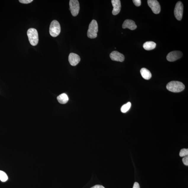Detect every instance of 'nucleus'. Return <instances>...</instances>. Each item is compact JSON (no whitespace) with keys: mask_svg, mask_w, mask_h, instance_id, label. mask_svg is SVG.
Masks as SVG:
<instances>
[{"mask_svg":"<svg viewBox=\"0 0 188 188\" xmlns=\"http://www.w3.org/2000/svg\"><path fill=\"white\" fill-rule=\"evenodd\" d=\"M166 88L170 91L178 93L183 91L185 86L182 83L177 81H172L167 84Z\"/></svg>","mask_w":188,"mask_h":188,"instance_id":"obj_1","label":"nucleus"},{"mask_svg":"<svg viewBox=\"0 0 188 188\" xmlns=\"http://www.w3.org/2000/svg\"><path fill=\"white\" fill-rule=\"evenodd\" d=\"M98 25L97 21L93 20L89 25L87 32V36L90 38H95L97 36L98 32Z\"/></svg>","mask_w":188,"mask_h":188,"instance_id":"obj_2","label":"nucleus"},{"mask_svg":"<svg viewBox=\"0 0 188 188\" xmlns=\"http://www.w3.org/2000/svg\"><path fill=\"white\" fill-rule=\"evenodd\" d=\"M27 34L30 43L33 46H36L38 42V36L37 31L34 28L29 29Z\"/></svg>","mask_w":188,"mask_h":188,"instance_id":"obj_3","label":"nucleus"},{"mask_svg":"<svg viewBox=\"0 0 188 188\" xmlns=\"http://www.w3.org/2000/svg\"><path fill=\"white\" fill-rule=\"evenodd\" d=\"M61 27L60 23L57 20H54L51 23L49 27V32L53 37H56L60 34Z\"/></svg>","mask_w":188,"mask_h":188,"instance_id":"obj_4","label":"nucleus"},{"mask_svg":"<svg viewBox=\"0 0 188 188\" xmlns=\"http://www.w3.org/2000/svg\"><path fill=\"white\" fill-rule=\"evenodd\" d=\"M70 10L71 14L74 17L78 15L80 11V4L78 0H70Z\"/></svg>","mask_w":188,"mask_h":188,"instance_id":"obj_5","label":"nucleus"},{"mask_svg":"<svg viewBox=\"0 0 188 188\" xmlns=\"http://www.w3.org/2000/svg\"><path fill=\"white\" fill-rule=\"evenodd\" d=\"M184 7L181 1H178L174 9V15L178 20H181L182 18Z\"/></svg>","mask_w":188,"mask_h":188,"instance_id":"obj_6","label":"nucleus"},{"mask_svg":"<svg viewBox=\"0 0 188 188\" xmlns=\"http://www.w3.org/2000/svg\"><path fill=\"white\" fill-rule=\"evenodd\" d=\"M148 5L151 8L154 14H158L161 11V6L157 1L156 0H148Z\"/></svg>","mask_w":188,"mask_h":188,"instance_id":"obj_7","label":"nucleus"},{"mask_svg":"<svg viewBox=\"0 0 188 188\" xmlns=\"http://www.w3.org/2000/svg\"><path fill=\"white\" fill-rule=\"evenodd\" d=\"M183 55V53L180 51H173L170 52L167 56L168 61L173 62L181 58Z\"/></svg>","mask_w":188,"mask_h":188,"instance_id":"obj_8","label":"nucleus"},{"mask_svg":"<svg viewBox=\"0 0 188 188\" xmlns=\"http://www.w3.org/2000/svg\"><path fill=\"white\" fill-rule=\"evenodd\" d=\"M68 60L70 64L72 66H76L81 61L80 56L77 54L71 53L69 55Z\"/></svg>","mask_w":188,"mask_h":188,"instance_id":"obj_9","label":"nucleus"},{"mask_svg":"<svg viewBox=\"0 0 188 188\" xmlns=\"http://www.w3.org/2000/svg\"><path fill=\"white\" fill-rule=\"evenodd\" d=\"M110 57L112 60L120 62H123L125 59L124 55L117 51H113L110 53Z\"/></svg>","mask_w":188,"mask_h":188,"instance_id":"obj_10","label":"nucleus"},{"mask_svg":"<svg viewBox=\"0 0 188 188\" xmlns=\"http://www.w3.org/2000/svg\"><path fill=\"white\" fill-rule=\"evenodd\" d=\"M111 2L113 9L112 11L113 15H116L118 14L121 9V4L120 0H112Z\"/></svg>","mask_w":188,"mask_h":188,"instance_id":"obj_11","label":"nucleus"},{"mask_svg":"<svg viewBox=\"0 0 188 188\" xmlns=\"http://www.w3.org/2000/svg\"><path fill=\"white\" fill-rule=\"evenodd\" d=\"M122 28L123 29L128 28L131 30H134L137 28V26L134 21L127 19L124 22L122 25Z\"/></svg>","mask_w":188,"mask_h":188,"instance_id":"obj_12","label":"nucleus"},{"mask_svg":"<svg viewBox=\"0 0 188 188\" xmlns=\"http://www.w3.org/2000/svg\"><path fill=\"white\" fill-rule=\"evenodd\" d=\"M140 74L142 78L146 80H149L152 77L151 73L146 68H142L140 71Z\"/></svg>","mask_w":188,"mask_h":188,"instance_id":"obj_13","label":"nucleus"},{"mask_svg":"<svg viewBox=\"0 0 188 188\" xmlns=\"http://www.w3.org/2000/svg\"><path fill=\"white\" fill-rule=\"evenodd\" d=\"M156 44L152 41H148L144 43L143 48L146 50H152L155 48Z\"/></svg>","mask_w":188,"mask_h":188,"instance_id":"obj_14","label":"nucleus"},{"mask_svg":"<svg viewBox=\"0 0 188 188\" xmlns=\"http://www.w3.org/2000/svg\"><path fill=\"white\" fill-rule=\"evenodd\" d=\"M58 102L61 104H65L68 101V96L66 94H62L59 96L57 98Z\"/></svg>","mask_w":188,"mask_h":188,"instance_id":"obj_15","label":"nucleus"},{"mask_svg":"<svg viewBox=\"0 0 188 188\" xmlns=\"http://www.w3.org/2000/svg\"><path fill=\"white\" fill-rule=\"evenodd\" d=\"M131 105V103L130 102H128L127 103L123 105L121 109H120V110L123 113H126L129 110Z\"/></svg>","mask_w":188,"mask_h":188,"instance_id":"obj_16","label":"nucleus"},{"mask_svg":"<svg viewBox=\"0 0 188 188\" xmlns=\"http://www.w3.org/2000/svg\"><path fill=\"white\" fill-rule=\"evenodd\" d=\"M8 179L7 176L5 172L0 171V180L1 181L5 182Z\"/></svg>","mask_w":188,"mask_h":188,"instance_id":"obj_17","label":"nucleus"},{"mask_svg":"<svg viewBox=\"0 0 188 188\" xmlns=\"http://www.w3.org/2000/svg\"><path fill=\"white\" fill-rule=\"evenodd\" d=\"M188 149L186 148H183L181 149L180 151L179 155L181 157H185V156H188Z\"/></svg>","mask_w":188,"mask_h":188,"instance_id":"obj_18","label":"nucleus"},{"mask_svg":"<svg viewBox=\"0 0 188 188\" xmlns=\"http://www.w3.org/2000/svg\"><path fill=\"white\" fill-rule=\"evenodd\" d=\"M133 2L134 4L137 7H139L141 4V1L140 0H133Z\"/></svg>","mask_w":188,"mask_h":188,"instance_id":"obj_19","label":"nucleus"},{"mask_svg":"<svg viewBox=\"0 0 188 188\" xmlns=\"http://www.w3.org/2000/svg\"><path fill=\"white\" fill-rule=\"evenodd\" d=\"M182 161L184 165H185L188 166V156H185L184 157Z\"/></svg>","mask_w":188,"mask_h":188,"instance_id":"obj_20","label":"nucleus"},{"mask_svg":"<svg viewBox=\"0 0 188 188\" xmlns=\"http://www.w3.org/2000/svg\"><path fill=\"white\" fill-rule=\"evenodd\" d=\"M33 0H19L20 2L25 4H28L32 2Z\"/></svg>","mask_w":188,"mask_h":188,"instance_id":"obj_21","label":"nucleus"},{"mask_svg":"<svg viewBox=\"0 0 188 188\" xmlns=\"http://www.w3.org/2000/svg\"><path fill=\"white\" fill-rule=\"evenodd\" d=\"M133 188H140L139 183L136 182L134 183Z\"/></svg>","mask_w":188,"mask_h":188,"instance_id":"obj_22","label":"nucleus"},{"mask_svg":"<svg viewBox=\"0 0 188 188\" xmlns=\"http://www.w3.org/2000/svg\"><path fill=\"white\" fill-rule=\"evenodd\" d=\"M91 188H105L103 186L101 185H96Z\"/></svg>","mask_w":188,"mask_h":188,"instance_id":"obj_23","label":"nucleus"}]
</instances>
